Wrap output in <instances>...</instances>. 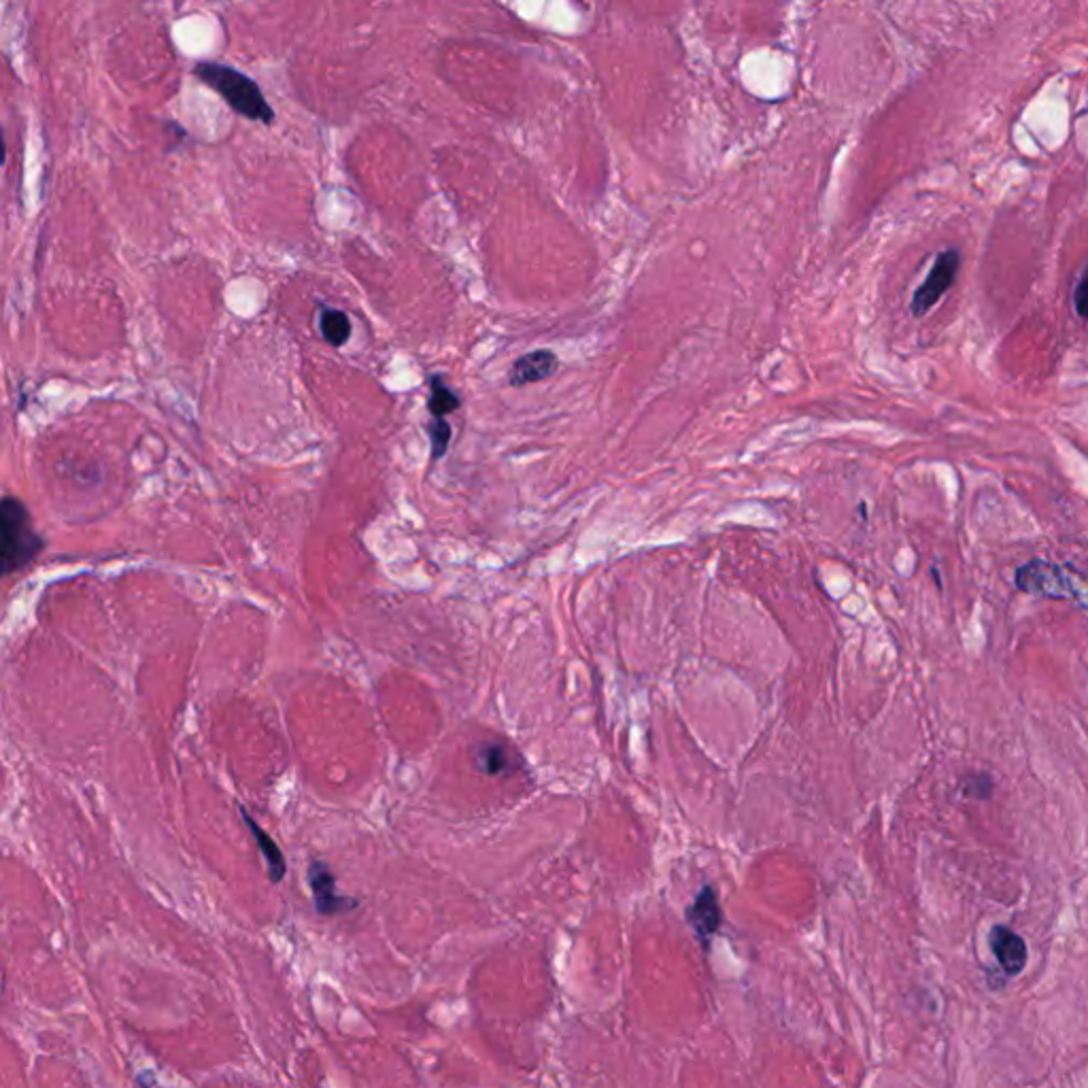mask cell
I'll return each instance as SVG.
<instances>
[{
  "mask_svg": "<svg viewBox=\"0 0 1088 1088\" xmlns=\"http://www.w3.org/2000/svg\"><path fill=\"white\" fill-rule=\"evenodd\" d=\"M309 884L315 897V908L324 916H336L357 908V900L345 897L336 891V879L325 863L313 861L309 868Z\"/></svg>",
  "mask_w": 1088,
  "mask_h": 1088,
  "instance_id": "obj_5",
  "label": "cell"
},
{
  "mask_svg": "<svg viewBox=\"0 0 1088 1088\" xmlns=\"http://www.w3.org/2000/svg\"><path fill=\"white\" fill-rule=\"evenodd\" d=\"M1016 588L1037 597L1074 600L1088 611V577L1071 565H1057L1044 559H1031L1016 570Z\"/></svg>",
  "mask_w": 1088,
  "mask_h": 1088,
  "instance_id": "obj_2",
  "label": "cell"
},
{
  "mask_svg": "<svg viewBox=\"0 0 1088 1088\" xmlns=\"http://www.w3.org/2000/svg\"><path fill=\"white\" fill-rule=\"evenodd\" d=\"M558 355L549 349L521 355L513 362L508 370V381L513 387H526L531 383L545 381L558 370Z\"/></svg>",
  "mask_w": 1088,
  "mask_h": 1088,
  "instance_id": "obj_7",
  "label": "cell"
},
{
  "mask_svg": "<svg viewBox=\"0 0 1088 1088\" xmlns=\"http://www.w3.org/2000/svg\"><path fill=\"white\" fill-rule=\"evenodd\" d=\"M474 764L485 774H504L513 767V753L500 742H485L476 746Z\"/></svg>",
  "mask_w": 1088,
  "mask_h": 1088,
  "instance_id": "obj_10",
  "label": "cell"
},
{
  "mask_svg": "<svg viewBox=\"0 0 1088 1088\" xmlns=\"http://www.w3.org/2000/svg\"><path fill=\"white\" fill-rule=\"evenodd\" d=\"M320 325L325 343L332 347H343L352 338V320L341 309H324Z\"/></svg>",
  "mask_w": 1088,
  "mask_h": 1088,
  "instance_id": "obj_11",
  "label": "cell"
},
{
  "mask_svg": "<svg viewBox=\"0 0 1088 1088\" xmlns=\"http://www.w3.org/2000/svg\"><path fill=\"white\" fill-rule=\"evenodd\" d=\"M963 794L976 797V799H987L993 794V780L989 774H971L963 783Z\"/></svg>",
  "mask_w": 1088,
  "mask_h": 1088,
  "instance_id": "obj_14",
  "label": "cell"
},
{
  "mask_svg": "<svg viewBox=\"0 0 1088 1088\" xmlns=\"http://www.w3.org/2000/svg\"><path fill=\"white\" fill-rule=\"evenodd\" d=\"M238 812L243 815V821L247 823L249 831H251V836H254V840L258 842L260 851L265 854L266 863H268V876H270V881L274 884L281 883V881L286 879V874H288V861H286L283 853H281V849L277 847V842H274V840L266 833L265 829L254 821V817H251V815H249L243 806L238 808Z\"/></svg>",
  "mask_w": 1088,
  "mask_h": 1088,
  "instance_id": "obj_9",
  "label": "cell"
},
{
  "mask_svg": "<svg viewBox=\"0 0 1088 1088\" xmlns=\"http://www.w3.org/2000/svg\"><path fill=\"white\" fill-rule=\"evenodd\" d=\"M957 272H959V254L955 249L941 251L923 286L914 292L911 304L912 315L923 317L925 313H929L940 302L941 295L952 288Z\"/></svg>",
  "mask_w": 1088,
  "mask_h": 1088,
  "instance_id": "obj_4",
  "label": "cell"
},
{
  "mask_svg": "<svg viewBox=\"0 0 1088 1088\" xmlns=\"http://www.w3.org/2000/svg\"><path fill=\"white\" fill-rule=\"evenodd\" d=\"M462 407L460 396L442 381L441 377L430 379V400H428V411L432 417H446L451 412L457 411Z\"/></svg>",
  "mask_w": 1088,
  "mask_h": 1088,
  "instance_id": "obj_12",
  "label": "cell"
},
{
  "mask_svg": "<svg viewBox=\"0 0 1088 1088\" xmlns=\"http://www.w3.org/2000/svg\"><path fill=\"white\" fill-rule=\"evenodd\" d=\"M1074 306L1082 320H1088V268L1082 272V277L1074 290Z\"/></svg>",
  "mask_w": 1088,
  "mask_h": 1088,
  "instance_id": "obj_15",
  "label": "cell"
},
{
  "mask_svg": "<svg viewBox=\"0 0 1088 1088\" xmlns=\"http://www.w3.org/2000/svg\"><path fill=\"white\" fill-rule=\"evenodd\" d=\"M428 432H430V442H432V457L439 460L449 444H451V439H453V430L449 425V421L444 417H434L430 423H428Z\"/></svg>",
  "mask_w": 1088,
  "mask_h": 1088,
  "instance_id": "obj_13",
  "label": "cell"
},
{
  "mask_svg": "<svg viewBox=\"0 0 1088 1088\" xmlns=\"http://www.w3.org/2000/svg\"><path fill=\"white\" fill-rule=\"evenodd\" d=\"M43 551V540L34 530L29 508L18 498L4 496L0 504V565L2 574L26 568Z\"/></svg>",
  "mask_w": 1088,
  "mask_h": 1088,
  "instance_id": "obj_1",
  "label": "cell"
},
{
  "mask_svg": "<svg viewBox=\"0 0 1088 1088\" xmlns=\"http://www.w3.org/2000/svg\"><path fill=\"white\" fill-rule=\"evenodd\" d=\"M687 920L693 927V931L698 934V938H702V940L712 938L719 931L723 914H721L717 893L710 886H704L700 891V895L696 897V902L687 908Z\"/></svg>",
  "mask_w": 1088,
  "mask_h": 1088,
  "instance_id": "obj_8",
  "label": "cell"
},
{
  "mask_svg": "<svg viewBox=\"0 0 1088 1088\" xmlns=\"http://www.w3.org/2000/svg\"><path fill=\"white\" fill-rule=\"evenodd\" d=\"M196 75L208 88L215 89L236 114L262 123H272L274 111L268 107L262 89L258 88V84L251 82L247 75L238 73L226 64H213V62L198 64Z\"/></svg>",
  "mask_w": 1088,
  "mask_h": 1088,
  "instance_id": "obj_3",
  "label": "cell"
},
{
  "mask_svg": "<svg viewBox=\"0 0 1088 1088\" xmlns=\"http://www.w3.org/2000/svg\"><path fill=\"white\" fill-rule=\"evenodd\" d=\"M989 946L1005 976H1019L1027 968L1030 948L1023 936L1005 925H995L989 934Z\"/></svg>",
  "mask_w": 1088,
  "mask_h": 1088,
  "instance_id": "obj_6",
  "label": "cell"
}]
</instances>
